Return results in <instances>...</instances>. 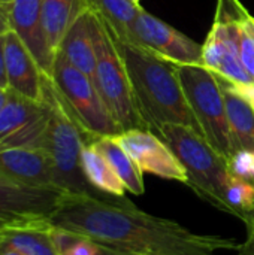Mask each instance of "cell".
Here are the masks:
<instances>
[{
	"mask_svg": "<svg viewBox=\"0 0 254 255\" xmlns=\"http://www.w3.org/2000/svg\"><path fill=\"white\" fill-rule=\"evenodd\" d=\"M10 30V0H0V36L7 34Z\"/></svg>",
	"mask_w": 254,
	"mask_h": 255,
	"instance_id": "obj_28",
	"label": "cell"
},
{
	"mask_svg": "<svg viewBox=\"0 0 254 255\" xmlns=\"http://www.w3.org/2000/svg\"><path fill=\"white\" fill-rule=\"evenodd\" d=\"M225 199L232 209V215L243 220L254 212V184L229 173L225 185Z\"/></svg>",
	"mask_w": 254,
	"mask_h": 255,
	"instance_id": "obj_23",
	"label": "cell"
},
{
	"mask_svg": "<svg viewBox=\"0 0 254 255\" xmlns=\"http://www.w3.org/2000/svg\"><path fill=\"white\" fill-rule=\"evenodd\" d=\"M244 7L240 0H217L214 21L202 45L201 66L235 85L254 82L241 61L238 46V19Z\"/></svg>",
	"mask_w": 254,
	"mask_h": 255,
	"instance_id": "obj_8",
	"label": "cell"
},
{
	"mask_svg": "<svg viewBox=\"0 0 254 255\" xmlns=\"http://www.w3.org/2000/svg\"><path fill=\"white\" fill-rule=\"evenodd\" d=\"M88 9L87 0H40V13L49 46L54 54L75 19Z\"/></svg>",
	"mask_w": 254,
	"mask_h": 255,
	"instance_id": "obj_19",
	"label": "cell"
},
{
	"mask_svg": "<svg viewBox=\"0 0 254 255\" xmlns=\"http://www.w3.org/2000/svg\"><path fill=\"white\" fill-rule=\"evenodd\" d=\"M114 39L127 67L136 102L148 130L157 133L165 124H181L202 134L181 87L177 64L157 57L136 43L120 40L115 36Z\"/></svg>",
	"mask_w": 254,
	"mask_h": 255,
	"instance_id": "obj_2",
	"label": "cell"
},
{
	"mask_svg": "<svg viewBox=\"0 0 254 255\" xmlns=\"http://www.w3.org/2000/svg\"><path fill=\"white\" fill-rule=\"evenodd\" d=\"M132 43L178 66L201 64L202 45L142 9L132 27Z\"/></svg>",
	"mask_w": 254,
	"mask_h": 255,
	"instance_id": "obj_10",
	"label": "cell"
},
{
	"mask_svg": "<svg viewBox=\"0 0 254 255\" xmlns=\"http://www.w3.org/2000/svg\"><path fill=\"white\" fill-rule=\"evenodd\" d=\"M241 221L246 224L247 236L246 241L238 245V255H254V212L247 214Z\"/></svg>",
	"mask_w": 254,
	"mask_h": 255,
	"instance_id": "obj_27",
	"label": "cell"
},
{
	"mask_svg": "<svg viewBox=\"0 0 254 255\" xmlns=\"http://www.w3.org/2000/svg\"><path fill=\"white\" fill-rule=\"evenodd\" d=\"M142 173L187 184V173L169 145L154 131L135 128L115 136Z\"/></svg>",
	"mask_w": 254,
	"mask_h": 255,
	"instance_id": "obj_11",
	"label": "cell"
},
{
	"mask_svg": "<svg viewBox=\"0 0 254 255\" xmlns=\"http://www.w3.org/2000/svg\"><path fill=\"white\" fill-rule=\"evenodd\" d=\"M67 194L54 188H33L0 175V221L25 214L51 215Z\"/></svg>",
	"mask_w": 254,
	"mask_h": 255,
	"instance_id": "obj_16",
	"label": "cell"
},
{
	"mask_svg": "<svg viewBox=\"0 0 254 255\" xmlns=\"http://www.w3.org/2000/svg\"><path fill=\"white\" fill-rule=\"evenodd\" d=\"M4 36H0V87L9 90L7 78H6V66H4Z\"/></svg>",
	"mask_w": 254,
	"mask_h": 255,
	"instance_id": "obj_29",
	"label": "cell"
},
{
	"mask_svg": "<svg viewBox=\"0 0 254 255\" xmlns=\"http://www.w3.org/2000/svg\"><path fill=\"white\" fill-rule=\"evenodd\" d=\"M219 79L225 94L235 152L240 149H254V106L234 88L231 82L222 78Z\"/></svg>",
	"mask_w": 254,
	"mask_h": 255,
	"instance_id": "obj_18",
	"label": "cell"
},
{
	"mask_svg": "<svg viewBox=\"0 0 254 255\" xmlns=\"http://www.w3.org/2000/svg\"><path fill=\"white\" fill-rule=\"evenodd\" d=\"M238 46L241 61L254 81V16L247 7L238 19Z\"/></svg>",
	"mask_w": 254,
	"mask_h": 255,
	"instance_id": "obj_25",
	"label": "cell"
},
{
	"mask_svg": "<svg viewBox=\"0 0 254 255\" xmlns=\"http://www.w3.org/2000/svg\"><path fill=\"white\" fill-rule=\"evenodd\" d=\"M54 244L58 255H96L97 242L54 226Z\"/></svg>",
	"mask_w": 254,
	"mask_h": 255,
	"instance_id": "obj_24",
	"label": "cell"
},
{
	"mask_svg": "<svg viewBox=\"0 0 254 255\" xmlns=\"http://www.w3.org/2000/svg\"><path fill=\"white\" fill-rule=\"evenodd\" d=\"M0 175L27 187L60 190L52 161L42 148L0 149Z\"/></svg>",
	"mask_w": 254,
	"mask_h": 255,
	"instance_id": "obj_13",
	"label": "cell"
},
{
	"mask_svg": "<svg viewBox=\"0 0 254 255\" xmlns=\"http://www.w3.org/2000/svg\"><path fill=\"white\" fill-rule=\"evenodd\" d=\"M174 151L187 173V185L214 208L231 214L225 199L229 158L220 154L202 134L181 124H165L156 133Z\"/></svg>",
	"mask_w": 254,
	"mask_h": 255,
	"instance_id": "obj_3",
	"label": "cell"
},
{
	"mask_svg": "<svg viewBox=\"0 0 254 255\" xmlns=\"http://www.w3.org/2000/svg\"><path fill=\"white\" fill-rule=\"evenodd\" d=\"M49 78L63 106L84 131L88 143L99 137L118 136L121 133L94 82L72 66L60 52L55 54Z\"/></svg>",
	"mask_w": 254,
	"mask_h": 255,
	"instance_id": "obj_6",
	"label": "cell"
},
{
	"mask_svg": "<svg viewBox=\"0 0 254 255\" xmlns=\"http://www.w3.org/2000/svg\"><path fill=\"white\" fill-rule=\"evenodd\" d=\"M51 117L49 105L34 102L9 90L0 111V149L42 148Z\"/></svg>",
	"mask_w": 254,
	"mask_h": 255,
	"instance_id": "obj_9",
	"label": "cell"
},
{
	"mask_svg": "<svg viewBox=\"0 0 254 255\" xmlns=\"http://www.w3.org/2000/svg\"><path fill=\"white\" fill-rule=\"evenodd\" d=\"M4 66L7 88L10 91L34 102H42L45 73L12 30L4 36Z\"/></svg>",
	"mask_w": 254,
	"mask_h": 255,
	"instance_id": "obj_15",
	"label": "cell"
},
{
	"mask_svg": "<svg viewBox=\"0 0 254 255\" xmlns=\"http://www.w3.org/2000/svg\"><path fill=\"white\" fill-rule=\"evenodd\" d=\"M49 220L55 227L136 255H219L240 245L234 238L195 233L142 212L126 197L67 193Z\"/></svg>",
	"mask_w": 254,
	"mask_h": 255,
	"instance_id": "obj_1",
	"label": "cell"
},
{
	"mask_svg": "<svg viewBox=\"0 0 254 255\" xmlns=\"http://www.w3.org/2000/svg\"><path fill=\"white\" fill-rule=\"evenodd\" d=\"M48 215L25 214L0 221V251L19 255H58Z\"/></svg>",
	"mask_w": 254,
	"mask_h": 255,
	"instance_id": "obj_12",
	"label": "cell"
},
{
	"mask_svg": "<svg viewBox=\"0 0 254 255\" xmlns=\"http://www.w3.org/2000/svg\"><path fill=\"white\" fill-rule=\"evenodd\" d=\"M177 72L189 106L202 130V136L220 154L231 158L235 148L219 76L201 64H177Z\"/></svg>",
	"mask_w": 254,
	"mask_h": 255,
	"instance_id": "obj_7",
	"label": "cell"
},
{
	"mask_svg": "<svg viewBox=\"0 0 254 255\" xmlns=\"http://www.w3.org/2000/svg\"><path fill=\"white\" fill-rule=\"evenodd\" d=\"M10 27L22 40L45 75H51L55 54L52 52L40 13V0H10Z\"/></svg>",
	"mask_w": 254,
	"mask_h": 255,
	"instance_id": "obj_14",
	"label": "cell"
},
{
	"mask_svg": "<svg viewBox=\"0 0 254 255\" xmlns=\"http://www.w3.org/2000/svg\"><path fill=\"white\" fill-rule=\"evenodd\" d=\"M234 88L249 102L254 106V82H250V84H244V85H235L232 84Z\"/></svg>",
	"mask_w": 254,
	"mask_h": 255,
	"instance_id": "obj_30",
	"label": "cell"
},
{
	"mask_svg": "<svg viewBox=\"0 0 254 255\" xmlns=\"http://www.w3.org/2000/svg\"><path fill=\"white\" fill-rule=\"evenodd\" d=\"M91 27L96 48L94 85L97 87L111 117L120 127L121 133L135 128L148 130L139 111L127 67L108 24L93 12Z\"/></svg>",
	"mask_w": 254,
	"mask_h": 255,
	"instance_id": "obj_5",
	"label": "cell"
},
{
	"mask_svg": "<svg viewBox=\"0 0 254 255\" xmlns=\"http://www.w3.org/2000/svg\"><path fill=\"white\" fill-rule=\"evenodd\" d=\"M87 3L108 24L117 39L132 42L133 22L144 9L139 3L135 0H87Z\"/></svg>",
	"mask_w": 254,
	"mask_h": 255,
	"instance_id": "obj_22",
	"label": "cell"
},
{
	"mask_svg": "<svg viewBox=\"0 0 254 255\" xmlns=\"http://www.w3.org/2000/svg\"><path fill=\"white\" fill-rule=\"evenodd\" d=\"M42 100H45L51 108V117L42 149L48 152L52 161L58 188L69 194L103 197L105 194L96 191L88 184L82 172L81 155L88 139L63 106L48 75L43 78Z\"/></svg>",
	"mask_w": 254,
	"mask_h": 255,
	"instance_id": "obj_4",
	"label": "cell"
},
{
	"mask_svg": "<svg viewBox=\"0 0 254 255\" xmlns=\"http://www.w3.org/2000/svg\"><path fill=\"white\" fill-rule=\"evenodd\" d=\"M135 1H136V3H139V0H135Z\"/></svg>",
	"mask_w": 254,
	"mask_h": 255,
	"instance_id": "obj_34",
	"label": "cell"
},
{
	"mask_svg": "<svg viewBox=\"0 0 254 255\" xmlns=\"http://www.w3.org/2000/svg\"><path fill=\"white\" fill-rule=\"evenodd\" d=\"M96 255H136L129 253V251H123V250H118V248H112V247H106V245H102V244H97V251Z\"/></svg>",
	"mask_w": 254,
	"mask_h": 255,
	"instance_id": "obj_31",
	"label": "cell"
},
{
	"mask_svg": "<svg viewBox=\"0 0 254 255\" xmlns=\"http://www.w3.org/2000/svg\"><path fill=\"white\" fill-rule=\"evenodd\" d=\"M0 255H19V254H15V253H9V251H0Z\"/></svg>",
	"mask_w": 254,
	"mask_h": 255,
	"instance_id": "obj_33",
	"label": "cell"
},
{
	"mask_svg": "<svg viewBox=\"0 0 254 255\" xmlns=\"http://www.w3.org/2000/svg\"><path fill=\"white\" fill-rule=\"evenodd\" d=\"M93 12L85 9L70 25L63 37L58 52L76 69L85 73L93 82L96 75V48L91 27Z\"/></svg>",
	"mask_w": 254,
	"mask_h": 255,
	"instance_id": "obj_17",
	"label": "cell"
},
{
	"mask_svg": "<svg viewBox=\"0 0 254 255\" xmlns=\"http://www.w3.org/2000/svg\"><path fill=\"white\" fill-rule=\"evenodd\" d=\"M90 143L108 160V163L112 166L115 173L123 181L127 191H130L135 196L144 194L145 185L142 179V172L133 161V158L126 152V149L118 143L115 136L99 137Z\"/></svg>",
	"mask_w": 254,
	"mask_h": 255,
	"instance_id": "obj_20",
	"label": "cell"
},
{
	"mask_svg": "<svg viewBox=\"0 0 254 255\" xmlns=\"http://www.w3.org/2000/svg\"><path fill=\"white\" fill-rule=\"evenodd\" d=\"M229 172L254 184V149H240L229 158Z\"/></svg>",
	"mask_w": 254,
	"mask_h": 255,
	"instance_id": "obj_26",
	"label": "cell"
},
{
	"mask_svg": "<svg viewBox=\"0 0 254 255\" xmlns=\"http://www.w3.org/2000/svg\"><path fill=\"white\" fill-rule=\"evenodd\" d=\"M82 172L88 184L99 193L112 197H124L126 187L108 160L91 145L87 143L81 155Z\"/></svg>",
	"mask_w": 254,
	"mask_h": 255,
	"instance_id": "obj_21",
	"label": "cell"
},
{
	"mask_svg": "<svg viewBox=\"0 0 254 255\" xmlns=\"http://www.w3.org/2000/svg\"><path fill=\"white\" fill-rule=\"evenodd\" d=\"M7 97H9V90H6V88H1V87H0V111H1V109H3V106L6 105Z\"/></svg>",
	"mask_w": 254,
	"mask_h": 255,
	"instance_id": "obj_32",
	"label": "cell"
}]
</instances>
